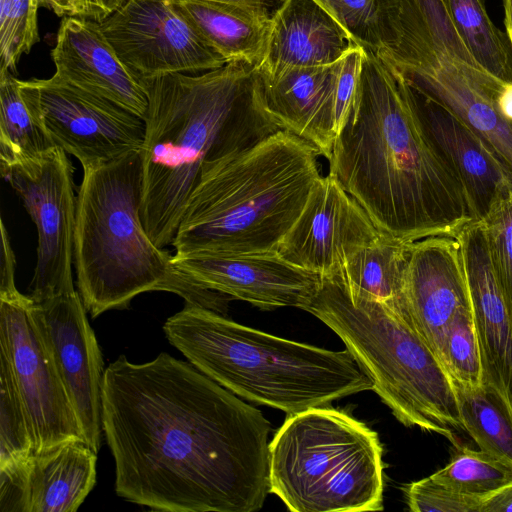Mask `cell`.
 Returning a JSON list of instances; mask_svg holds the SVG:
<instances>
[{"label":"cell","mask_w":512,"mask_h":512,"mask_svg":"<svg viewBox=\"0 0 512 512\" xmlns=\"http://www.w3.org/2000/svg\"><path fill=\"white\" fill-rule=\"evenodd\" d=\"M102 429L116 493L127 501L169 512H254L270 493L269 421L167 353L108 365Z\"/></svg>","instance_id":"obj_1"},{"label":"cell","mask_w":512,"mask_h":512,"mask_svg":"<svg viewBox=\"0 0 512 512\" xmlns=\"http://www.w3.org/2000/svg\"><path fill=\"white\" fill-rule=\"evenodd\" d=\"M329 172L384 235L455 237L472 222L463 190L433 142L415 91L365 50L354 105Z\"/></svg>","instance_id":"obj_2"},{"label":"cell","mask_w":512,"mask_h":512,"mask_svg":"<svg viewBox=\"0 0 512 512\" xmlns=\"http://www.w3.org/2000/svg\"><path fill=\"white\" fill-rule=\"evenodd\" d=\"M141 219L160 248L172 245L202 169L284 130L267 111L257 66L227 63L198 74L145 79Z\"/></svg>","instance_id":"obj_3"},{"label":"cell","mask_w":512,"mask_h":512,"mask_svg":"<svg viewBox=\"0 0 512 512\" xmlns=\"http://www.w3.org/2000/svg\"><path fill=\"white\" fill-rule=\"evenodd\" d=\"M319 149L287 130L206 165L172 246L177 255L276 252L321 177Z\"/></svg>","instance_id":"obj_4"},{"label":"cell","mask_w":512,"mask_h":512,"mask_svg":"<svg viewBox=\"0 0 512 512\" xmlns=\"http://www.w3.org/2000/svg\"><path fill=\"white\" fill-rule=\"evenodd\" d=\"M140 150L83 170L77 193L74 264L84 306L92 317L125 308L148 291L172 292L227 316L230 296L183 274L147 234L141 219Z\"/></svg>","instance_id":"obj_5"},{"label":"cell","mask_w":512,"mask_h":512,"mask_svg":"<svg viewBox=\"0 0 512 512\" xmlns=\"http://www.w3.org/2000/svg\"><path fill=\"white\" fill-rule=\"evenodd\" d=\"M191 364L249 401L296 414L372 390L373 381L346 349L331 351L240 325L186 304L163 326Z\"/></svg>","instance_id":"obj_6"},{"label":"cell","mask_w":512,"mask_h":512,"mask_svg":"<svg viewBox=\"0 0 512 512\" xmlns=\"http://www.w3.org/2000/svg\"><path fill=\"white\" fill-rule=\"evenodd\" d=\"M305 311L342 339L402 424L459 444L464 427L454 381L408 322L381 302L350 294L338 270L322 275Z\"/></svg>","instance_id":"obj_7"},{"label":"cell","mask_w":512,"mask_h":512,"mask_svg":"<svg viewBox=\"0 0 512 512\" xmlns=\"http://www.w3.org/2000/svg\"><path fill=\"white\" fill-rule=\"evenodd\" d=\"M377 433L329 406L287 415L269 443L270 493L293 512L383 509Z\"/></svg>","instance_id":"obj_8"},{"label":"cell","mask_w":512,"mask_h":512,"mask_svg":"<svg viewBox=\"0 0 512 512\" xmlns=\"http://www.w3.org/2000/svg\"><path fill=\"white\" fill-rule=\"evenodd\" d=\"M20 88L41 127L83 170L141 150L144 144V118L107 98L54 75L20 80Z\"/></svg>","instance_id":"obj_9"},{"label":"cell","mask_w":512,"mask_h":512,"mask_svg":"<svg viewBox=\"0 0 512 512\" xmlns=\"http://www.w3.org/2000/svg\"><path fill=\"white\" fill-rule=\"evenodd\" d=\"M32 303L19 291L0 296V356L10 368L25 408L35 453L85 439Z\"/></svg>","instance_id":"obj_10"},{"label":"cell","mask_w":512,"mask_h":512,"mask_svg":"<svg viewBox=\"0 0 512 512\" xmlns=\"http://www.w3.org/2000/svg\"><path fill=\"white\" fill-rule=\"evenodd\" d=\"M0 170L37 228V263L28 296L39 302L74 292L77 195L67 153L55 147L38 160Z\"/></svg>","instance_id":"obj_11"},{"label":"cell","mask_w":512,"mask_h":512,"mask_svg":"<svg viewBox=\"0 0 512 512\" xmlns=\"http://www.w3.org/2000/svg\"><path fill=\"white\" fill-rule=\"evenodd\" d=\"M99 24L120 59L142 80L198 74L227 64L172 0H127Z\"/></svg>","instance_id":"obj_12"},{"label":"cell","mask_w":512,"mask_h":512,"mask_svg":"<svg viewBox=\"0 0 512 512\" xmlns=\"http://www.w3.org/2000/svg\"><path fill=\"white\" fill-rule=\"evenodd\" d=\"M32 311L74 407L86 443L98 453L104 366L86 307L76 292L39 302Z\"/></svg>","instance_id":"obj_13"},{"label":"cell","mask_w":512,"mask_h":512,"mask_svg":"<svg viewBox=\"0 0 512 512\" xmlns=\"http://www.w3.org/2000/svg\"><path fill=\"white\" fill-rule=\"evenodd\" d=\"M381 235L361 205L329 172L315 183L276 253L295 266L326 275Z\"/></svg>","instance_id":"obj_14"},{"label":"cell","mask_w":512,"mask_h":512,"mask_svg":"<svg viewBox=\"0 0 512 512\" xmlns=\"http://www.w3.org/2000/svg\"><path fill=\"white\" fill-rule=\"evenodd\" d=\"M172 261L198 285L262 310L278 307L305 310L322 280L321 274L295 266L276 252L175 254Z\"/></svg>","instance_id":"obj_15"},{"label":"cell","mask_w":512,"mask_h":512,"mask_svg":"<svg viewBox=\"0 0 512 512\" xmlns=\"http://www.w3.org/2000/svg\"><path fill=\"white\" fill-rule=\"evenodd\" d=\"M404 295L413 328L443 364L448 327L461 309L472 306L455 237L431 236L411 244Z\"/></svg>","instance_id":"obj_16"},{"label":"cell","mask_w":512,"mask_h":512,"mask_svg":"<svg viewBox=\"0 0 512 512\" xmlns=\"http://www.w3.org/2000/svg\"><path fill=\"white\" fill-rule=\"evenodd\" d=\"M96 461L84 440H72L1 468L0 511L78 510L96 484Z\"/></svg>","instance_id":"obj_17"},{"label":"cell","mask_w":512,"mask_h":512,"mask_svg":"<svg viewBox=\"0 0 512 512\" xmlns=\"http://www.w3.org/2000/svg\"><path fill=\"white\" fill-rule=\"evenodd\" d=\"M470 293L483 368V386L512 418V314L494 273L484 228L472 221L455 236Z\"/></svg>","instance_id":"obj_18"},{"label":"cell","mask_w":512,"mask_h":512,"mask_svg":"<svg viewBox=\"0 0 512 512\" xmlns=\"http://www.w3.org/2000/svg\"><path fill=\"white\" fill-rule=\"evenodd\" d=\"M50 54L55 77L145 118L149 104L145 81L120 59L99 22L64 17Z\"/></svg>","instance_id":"obj_19"},{"label":"cell","mask_w":512,"mask_h":512,"mask_svg":"<svg viewBox=\"0 0 512 512\" xmlns=\"http://www.w3.org/2000/svg\"><path fill=\"white\" fill-rule=\"evenodd\" d=\"M415 93L424 124L461 185L472 221L482 220L497 200L512 191V172L458 118Z\"/></svg>","instance_id":"obj_20"},{"label":"cell","mask_w":512,"mask_h":512,"mask_svg":"<svg viewBox=\"0 0 512 512\" xmlns=\"http://www.w3.org/2000/svg\"><path fill=\"white\" fill-rule=\"evenodd\" d=\"M336 75L337 62L292 67L272 77L260 76L267 111L284 130L311 142L327 159L337 136Z\"/></svg>","instance_id":"obj_21"},{"label":"cell","mask_w":512,"mask_h":512,"mask_svg":"<svg viewBox=\"0 0 512 512\" xmlns=\"http://www.w3.org/2000/svg\"><path fill=\"white\" fill-rule=\"evenodd\" d=\"M349 45L342 27L316 0H281L257 69L272 77L292 67L330 65Z\"/></svg>","instance_id":"obj_22"},{"label":"cell","mask_w":512,"mask_h":512,"mask_svg":"<svg viewBox=\"0 0 512 512\" xmlns=\"http://www.w3.org/2000/svg\"><path fill=\"white\" fill-rule=\"evenodd\" d=\"M199 37L226 63L257 66L264 54L272 13L207 0H172Z\"/></svg>","instance_id":"obj_23"},{"label":"cell","mask_w":512,"mask_h":512,"mask_svg":"<svg viewBox=\"0 0 512 512\" xmlns=\"http://www.w3.org/2000/svg\"><path fill=\"white\" fill-rule=\"evenodd\" d=\"M412 243L382 234L338 270L350 294L381 302L411 326L404 285Z\"/></svg>","instance_id":"obj_24"},{"label":"cell","mask_w":512,"mask_h":512,"mask_svg":"<svg viewBox=\"0 0 512 512\" xmlns=\"http://www.w3.org/2000/svg\"><path fill=\"white\" fill-rule=\"evenodd\" d=\"M55 147L29 109L20 80L0 70V168L38 160Z\"/></svg>","instance_id":"obj_25"},{"label":"cell","mask_w":512,"mask_h":512,"mask_svg":"<svg viewBox=\"0 0 512 512\" xmlns=\"http://www.w3.org/2000/svg\"><path fill=\"white\" fill-rule=\"evenodd\" d=\"M453 24L476 61L504 84L512 83V45L491 20L484 0H446Z\"/></svg>","instance_id":"obj_26"},{"label":"cell","mask_w":512,"mask_h":512,"mask_svg":"<svg viewBox=\"0 0 512 512\" xmlns=\"http://www.w3.org/2000/svg\"><path fill=\"white\" fill-rule=\"evenodd\" d=\"M454 385L464 431L481 450L512 464V418L502 402L485 386Z\"/></svg>","instance_id":"obj_27"},{"label":"cell","mask_w":512,"mask_h":512,"mask_svg":"<svg viewBox=\"0 0 512 512\" xmlns=\"http://www.w3.org/2000/svg\"><path fill=\"white\" fill-rule=\"evenodd\" d=\"M431 478L455 492L484 498L512 481V464L459 443L449 462Z\"/></svg>","instance_id":"obj_28"},{"label":"cell","mask_w":512,"mask_h":512,"mask_svg":"<svg viewBox=\"0 0 512 512\" xmlns=\"http://www.w3.org/2000/svg\"><path fill=\"white\" fill-rule=\"evenodd\" d=\"M33 453L34 441L25 408L10 368L0 356V469Z\"/></svg>","instance_id":"obj_29"},{"label":"cell","mask_w":512,"mask_h":512,"mask_svg":"<svg viewBox=\"0 0 512 512\" xmlns=\"http://www.w3.org/2000/svg\"><path fill=\"white\" fill-rule=\"evenodd\" d=\"M443 365L459 385L483 386V368L472 306L461 309L450 323L443 349Z\"/></svg>","instance_id":"obj_30"},{"label":"cell","mask_w":512,"mask_h":512,"mask_svg":"<svg viewBox=\"0 0 512 512\" xmlns=\"http://www.w3.org/2000/svg\"><path fill=\"white\" fill-rule=\"evenodd\" d=\"M35 0H0V70L15 74L23 54L39 42Z\"/></svg>","instance_id":"obj_31"},{"label":"cell","mask_w":512,"mask_h":512,"mask_svg":"<svg viewBox=\"0 0 512 512\" xmlns=\"http://www.w3.org/2000/svg\"><path fill=\"white\" fill-rule=\"evenodd\" d=\"M494 273L512 314V191L480 220Z\"/></svg>","instance_id":"obj_32"},{"label":"cell","mask_w":512,"mask_h":512,"mask_svg":"<svg viewBox=\"0 0 512 512\" xmlns=\"http://www.w3.org/2000/svg\"><path fill=\"white\" fill-rule=\"evenodd\" d=\"M403 491L413 512H479L483 500L455 492L431 476L407 484Z\"/></svg>","instance_id":"obj_33"},{"label":"cell","mask_w":512,"mask_h":512,"mask_svg":"<svg viewBox=\"0 0 512 512\" xmlns=\"http://www.w3.org/2000/svg\"><path fill=\"white\" fill-rule=\"evenodd\" d=\"M342 27L350 43L374 52L377 0H316Z\"/></svg>","instance_id":"obj_34"},{"label":"cell","mask_w":512,"mask_h":512,"mask_svg":"<svg viewBox=\"0 0 512 512\" xmlns=\"http://www.w3.org/2000/svg\"><path fill=\"white\" fill-rule=\"evenodd\" d=\"M364 49L350 43L337 61V75L334 93V114L337 135L342 129L356 100ZM337 137V136H336Z\"/></svg>","instance_id":"obj_35"},{"label":"cell","mask_w":512,"mask_h":512,"mask_svg":"<svg viewBox=\"0 0 512 512\" xmlns=\"http://www.w3.org/2000/svg\"><path fill=\"white\" fill-rule=\"evenodd\" d=\"M1 235L2 256L0 272V295H9L18 291L15 284L16 260L10 245L8 232L3 221H1Z\"/></svg>","instance_id":"obj_36"},{"label":"cell","mask_w":512,"mask_h":512,"mask_svg":"<svg viewBox=\"0 0 512 512\" xmlns=\"http://www.w3.org/2000/svg\"><path fill=\"white\" fill-rule=\"evenodd\" d=\"M479 512H512V481L484 497Z\"/></svg>","instance_id":"obj_37"},{"label":"cell","mask_w":512,"mask_h":512,"mask_svg":"<svg viewBox=\"0 0 512 512\" xmlns=\"http://www.w3.org/2000/svg\"><path fill=\"white\" fill-rule=\"evenodd\" d=\"M37 5L48 9L57 16L85 17V0H35Z\"/></svg>","instance_id":"obj_38"},{"label":"cell","mask_w":512,"mask_h":512,"mask_svg":"<svg viewBox=\"0 0 512 512\" xmlns=\"http://www.w3.org/2000/svg\"><path fill=\"white\" fill-rule=\"evenodd\" d=\"M127 0H85V17L101 22Z\"/></svg>","instance_id":"obj_39"},{"label":"cell","mask_w":512,"mask_h":512,"mask_svg":"<svg viewBox=\"0 0 512 512\" xmlns=\"http://www.w3.org/2000/svg\"><path fill=\"white\" fill-rule=\"evenodd\" d=\"M207 1H217L230 3L241 6H248L253 8H258L262 10H266L270 13H274L281 0H207Z\"/></svg>","instance_id":"obj_40"},{"label":"cell","mask_w":512,"mask_h":512,"mask_svg":"<svg viewBox=\"0 0 512 512\" xmlns=\"http://www.w3.org/2000/svg\"><path fill=\"white\" fill-rule=\"evenodd\" d=\"M498 107L502 115L512 122V83L505 84L498 96Z\"/></svg>","instance_id":"obj_41"},{"label":"cell","mask_w":512,"mask_h":512,"mask_svg":"<svg viewBox=\"0 0 512 512\" xmlns=\"http://www.w3.org/2000/svg\"><path fill=\"white\" fill-rule=\"evenodd\" d=\"M505 32L512 45V0H503Z\"/></svg>","instance_id":"obj_42"}]
</instances>
